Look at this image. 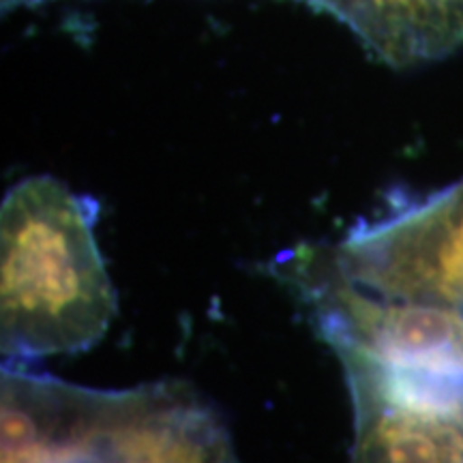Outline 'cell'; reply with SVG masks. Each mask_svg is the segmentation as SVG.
<instances>
[{
    "instance_id": "obj_1",
    "label": "cell",
    "mask_w": 463,
    "mask_h": 463,
    "mask_svg": "<svg viewBox=\"0 0 463 463\" xmlns=\"http://www.w3.org/2000/svg\"><path fill=\"white\" fill-rule=\"evenodd\" d=\"M3 463H239L230 431L184 382L103 391L3 367Z\"/></svg>"
},
{
    "instance_id": "obj_2",
    "label": "cell",
    "mask_w": 463,
    "mask_h": 463,
    "mask_svg": "<svg viewBox=\"0 0 463 463\" xmlns=\"http://www.w3.org/2000/svg\"><path fill=\"white\" fill-rule=\"evenodd\" d=\"M97 202L54 176H31L0 208V345L7 364L99 344L116 292L95 236Z\"/></svg>"
},
{
    "instance_id": "obj_3",
    "label": "cell",
    "mask_w": 463,
    "mask_h": 463,
    "mask_svg": "<svg viewBox=\"0 0 463 463\" xmlns=\"http://www.w3.org/2000/svg\"><path fill=\"white\" fill-rule=\"evenodd\" d=\"M331 256L363 292L463 331V178L352 225Z\"/></svg>"
},
{
    "instance_id": "obj_4",
    "label": "cell",
    "mask_w": 463,
    "mask_h": 463,
    "mask_svg": "<svg viewBox=\"0 0 463 463\" xmlns=\"http://www.w3.org/2000/svg\"><path fill=\"white\" fill-rule=\"evenodd\" d=\"M352 410V463H463V373L337 352Z\"/></svg>"
},
{
    "instance_id": "obj_5",
    "label": "cell",
    "mask_w": 463,
    "mask_h": 463,
    "mask_svg": "<svg viewBox=\"0 0 463 463\" xmlns=\"http://www.w3.org/2000/svg\"><path fill=\"white\" fill-rule=\"evenodd\" d=\"M350 28L386 65L442 61L463 48V0H298Z\"/></svg>"
},
{
    "instance_id": "obj_6",
    "label": "cell",
    "mask_w": 463,
    "mask_h": 463,
    "mask_svg": "<svg viewBox=\"0 0 463 463\" xmlns=\"http://www.w3.org/2000/svg\"><path fill=\"white\" fill-rule=\"evenodd\" d=\"M43 3V0H3V9H15V7H28V5Z\"/></svg>"
}]
</instances>
